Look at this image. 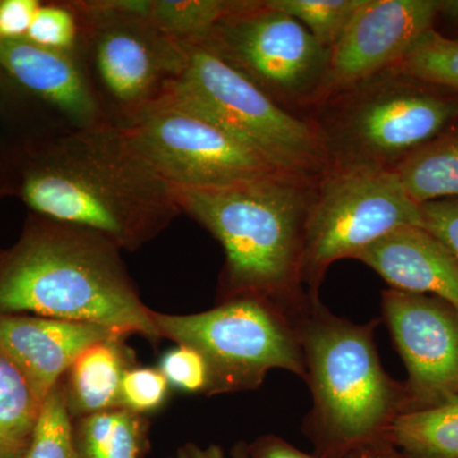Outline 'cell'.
<instances>
[{"label":"cell","mask_w":458,"mask_h":458,"mask_svg":"<svg viewBox=\"0 0 458 458\" xmlns=\"http://www.w3.org/2000/svg\"><path fill=\"white\" fill-rule=\"evenodd\" d=\"M159 370L168 384L188 394H203L207 390V367L203 358L188 346L177 345L159 360Z\"/></svg>","instance_id":"obj_28"},{"label":"cell","mask_w":458,"mask_h":458,"mask_svg":"<svg viewBox=\"0 0 458 458\" xmlns=\"http://www.w3.org/2000/svg\"><path fill=\"white\" fill-rule=\"evenodd\" d=\"M251 458H321L298 450L292 443L276 434H264L250 445Z\"/></svg>","instance_id":"obj_31"},{"label":"cell","mask_w":458,"mask_h":458,"mask_svg":"<svg viewBox=\"0 0 458 458\" xmlns=\"http://www.w3.org/2000/svg\"><path fill=\"white\" fill-rule=\"evenodd\" d=\"M123 129L153 170L174 188H214L282 174L171 96Z\"/></svg>","instance_id":"obj_11"},{"label":"cell","mask_w":458,"mask_h":458,"mask_svg":"<svg viewBox=\"0 0 458 458\" xmlns=\"http://www.w3.org/2000/svg\"><path fill=\"white\" fill-rule=\"evenodd\" d=\"M168 384L161 370L131 367L126 370L120 390V408L143 415L161 408L168 396Z\"/></svg>","instance_id":"obj_27"},{"label":"cell","mask_w":458,"mask_h":458,"mask_svg":"<svg viewBox=\"0 0 458 458\" xmlns=\"http://www.w3.org/2000/svg\"><path fill=\"white\" fill-rule=\"evenodd\" d=\"M436 17L437 0H366L330 50L318 106L336 93L394 68L434 29Z\"/></svg>","instance_id":"obj_13"},{"label":"cell","mask_w":458,"mask_h":458,"mask_svg":"<svg viewBox=\"0 0 458 458\" xmlns=\"http://www.w3.org/2000/svg\"><path fill=\"white\" fill-rule=\"evenodd\" d=\"M26 458H78L63 379L42 403Z\"/></svg>","instance_id":"obj_25"},{"label":"cell","mask_w":458,"mask_h":458,"mask_svg":"<svg viewBox=\"0 0 458 458\" xmlns=\"http://www.w3.org/2000/svg\"><path fill=\"white\" fill-rule=\"evenodd\" d=\"M167 96L209 120L273 167L316 181L327 158L311 122L279 106L240 71L204 45H190Z\"/></svg>","instance_id":"obj_7"},{"label":"cell","mask_w":458,"mask_h":458,"mask_svg":"<svg viewBox=\"0 0 458 458\" xmlns=\"http://www.w3.org/2000/svg\"><path fill=\"white\" fill-rule=\"evenodd\" d=\"M149 421L117 408L73 420L78 458H140L149 450Z\"/></svg>","instance_id":"obj_19"},{"label":"cell","mask_w":458,"mask_h":458,"mask_svg":"<svg viewBox=\"0 0 458 458\" xmlns=\"http://www.w3.org/2000/svg\"><path fill=\"white\" fill-rule=\"evenodd\" d=\"M458 31V0H437V21Z\"/></svg>","instance_id":"obj_33"},{"label":"cell","mask_w":458,"mask_h":458,"mask_svg":"<svg viewBox=\"0 0 458 458\" xmlns=\"http://www.w3.org/2000/svg\"><path fill=\"white\" fill-rule=\"evenodd\" d=\"M21 198L44 218L98 232L120 250L155 240L181 210L120 126L66 129L33 153Z\"/></svg>","instance_id":"obj_1"},{"label":"cell","mask_w":458,"mask_h":458,"mask_svg":"<svg viewBox=\"0 0 458 458\" xmlns=\"http://www.w3.org/2000/svg\"><path fill=\"white\" fill-rule=\"evenodd\" d=\"M405 225L423 227L414 203L394 170L328 167L318 177L304 225L302 283L318 297L328 267L354 259L379 238Z\"/></svg>","instance_id":"obj_9"},{"label":"cell","mask_w":458,"mask_h":458,"mask_svg":"<svg viewBox=\"0 0 458 458\" xmlns=\"http://www.w3.org/2000/svg\"><path fill=\"white\" fill-rule=\"evenodd\" d=\"M0 255H2V252H0Z\"/></svg>","instance_id":"obj_36"},{"label":"cell","mask_w":458,"mask_h":458,"mask_svg":"<svg viewBox=\"0 0 458 458\" xmlns=\"http://www.w3.org/2000/svg\"><path fill=\"white\" fill-rule=\"evenodd\" d=\"M379 319L364 324L335 315L313 298L297 322L312 408L302 432L316 456L348 458L390 442L394 421L409 409L405 384L382 367L375 333Z\"/></svg>","instance_id":"obj_4"},{"label":"cell","mask_w":458,"mask_h":458,"mask_svg":"<svg viewBox=\"0 0 458 458\" xmlns=\"http://www.w3.org/2000/svg\"><path fill=\"white\" fill-rule=\"evenodd\" d=\"M18 312L161 339L122 250L98 232L44 216L0 255V313Z\"/></svg>","instance_id":"obj_3"},{"label":"cell","mask_w":458,"mask_h":458,"mask_svg":"<svg viewBox=\"0 0 458 458\" xmlns=\"http://www.w3.org/2000/svg\"><path fill=\"white\" fill-rule=\"evenodd\" d=\"M348 458H406L390 442L381 443L360 452H355Z\"/></svg>","instance_id":"obj_34"},{"label":"cell","mask_w":458,"mask_h":458,"mask_svg":"<svg viewBox=\"0 0 458 458\" xmlns=\"http://www.w3.org/2000/svg\"><path fill=\"white\" fill-rule=\"evenodd\" d=\"M81 20L75 59L110 125H129L167 95L188 47L148 14V2H73Z\"/></svg>","instance_id":"obj_6"},{"label":"cell","mask_w":458,"mask_h":458,"mask_svg":"<svg viewBox=\"0 0 458 458\" xmlns=\"http://www.w3.org/2000/svg\"><path fill=\"white\" fill-rule=\"evenodd\" d=\"M171 458H251L250 457V445L246 442H238L232 447L231 454L227 456L221 445H209L201 447L197 443H186L181 445L176 454Z\"/></svg>","instance_id":"obj_32"},{"label":"cell","mask_w":458,"mask_h":458,"mask_svg":"<svg viewBox=\"0 0 458 458\" xmlns=\"http://www.w3.org/2000/svg\"><path fill=\"white\" fill-rule=\"evenodd\" d=\"M267 3L293 17L319 45L331 50L366 0H267Z\"/></svg>","instance_id":"obj_23"},{"label":"cell","mask_w":458,"mask_h":458,"mask_svg":"<svg viewBox=\"0 0 458 458\" xmlns=\"http://www.w3.org/2000/svg\"><path fill=\"white\" fill-rule=\"evenodd\" d=\"M27 447L0 445V458H26Z\"/></svg>","instance_id":"obj_35"},{"label":"cell","mask_w":458,"mask_h":458,"mask_svg":"<svg viewBox=\"0 0 458 458\" xmlns=\"http://www.w3.org/2000/svg\"><path fill=\"white\" fill-rule=\"evenodd\" d=\"M116 336L89 346L63 377L66 406L72 419L120 408V390L134 354Z\"/></svg>","instance_id":"obj_17"},{"label":"cell","mask_w":458,"mask_h":458,"mask_svg":"<svg viewBox=\"0 0 458 458\" xmlns=\"http://www.w3.org/2000/svg\"><path fill=\"white\" fill-rule=\"evenodd\" d=\"M116 336L122 335L98 325L0 313V351L16 364L41 403L81 352Z\"/></svg>","instance_id":"obj_14"},{"label":"cell","mask_w":458,"mask_h":458,"mask_svg":"<svg viewBox=\"0 0 458 458\" xmlns=\"http://www.w3.org/2000/svg\"><path fill=\"white\" fill-rule=\"evenodd\" d=\"M394 171L418 205L458 198V125L419 148Z\"/></svg>","instance_id":"obj_18"},{"label":"cell","mask_w":458,"mask_h":458,"mask_svg":"<svg viewBox=\"0 0 458 458\" xmlns=\"http://www.w3.org/2000/svg\"><path fill=\"white\" fill-rule=\"evenodd\" d=\"M423 227L441 240L458 259V198L420 205Z\"/></svg>","instance_id":"obj_29"},{"label":"cell","mask_w":458,"mask_h":458,"mask_svg":"<svg viewBox=\"0 0 458 458\" xmlns=\"http://www.w3.org/2000/svg\"><path fill=\"white\" fill-rule=\"evenodd\" d=\"M201 45L285 110L316 108L321 101L330 50L267 0L232 2Z\"/></svg>","instance_id":"obj_10"},{"label":"cell","mask_w":458,"mask_h":458,"mask_svg":"<svg viewBox=\"0 0 458 458\" xmlns=\"http://www.w3.org/2000/svg\"><path fill=\"white\" fill-rule=\"evenodd\" d=\"M81 35V20L73 2L42 4L26 40L44 49L74 54Z\"/></svg>","instance_id":"obj_26"},{"label":"cell","mask_w":458,"mask_h":458,"mask_svg":"<svg viewBox=\"0 0 458 458\" xmlns=\"http://www.w3.org/2000/svg\"><path fill=\"white\" fill-rule=\"evenodd\" d=\"M40 5L38 0L0 2V40H26L33 17Z\"/></svg>","instance_id":"obj_30"},{"label":"cell","mask_w":458,"mask_h":458,"mask_svg":"<svg viewBox=\"0 0 458 458\" xmlns=\"http://www.w3.org/2000/svg\"><path fill=\"white\" fill-rule=\"evenodd\" d=\"M0 71L68 123V129L110 125L74 54L27 40H0Z\"/></svg>","instance_id":"obj_15"},{"label":"cell","mask_w":458,"mask_h":458,"mask_svg":"<svg viewBox=\"0 0 458 458\" xmlns=\"http://www.w3.org/2000/svg\"><path fill=\"white\" fill-rule=\"evenodd\" d=\"M390 443L406 458H458V400L401 415Z\"/></svg>","instance_id":"obj_20"},{"label":"cell","mask_w":458,"mask_h":458,"mask_svg":"<svg viewBox=\"0 0 458 458\" xmlns=\"http://www.w3.org/2000/svg\"><path fill=\"white\" fill-rule=\"evenodd\" d=\"M382 316L408 372V412L458 400L457 307L390 288L382 293Z\"/></svg>","instance_id":"obj_12"},{"label":"cell","mask_w":458,"mask_h":458,"mask_svg":"<svg viewBox=\"0 0 458 458\" xmlns=\"http://www.w3.org/2000/svg\"><path fill=\"white\" fill-rule=\"evenodd\" d=\"M316 181L278 174L214 188L174 186L181 213L225 251L219 302L259 298L297 325L318 298L302 283L304 225Z\"/></svg>","instance_id":"obj_2"},{"label":"cell","mask_w":458,"mask_h":458,"mask_svg":"<svg viewBox=\"0 0 458 458\" xmlns=\"http://www.w3.org/2000/svg\"><path fill=\"white\" fill-rule=\"evenodd\" d=\"M394 69L458 93V40L429 30Z\"/></svg>","instance_id":"obj_24"},{"label":"cell","mask_w":458,"mask_h":458,"mask_svg":"<svg viewBox=\"0 0 458 458\" xmlns=\"http://www.w3.org/2000/svg\"><path fill=\"white\" fill-rule=\"evenodd\" d=\"M311 122L328 167L394 170L428 141L458 125V93L397 69L336 93Z\"/></svg>","instance_id":"obj_5"},{"label":"cell","mask_w":458,"mask_h":458,"mask_svg":"<svg viewBox=\"0 0 458 458\" xmlns=\"http://www.w3.org/2000/svg\"><path fill=\"white\" fill-rule=\"evenodd\" d=\"M150 316L161 339L188 346L203 358L207 396L256 390L273 369L306 379L297 325L259 298H232L191 315L152 311Z\"/></svg>","instance_id":"obj_8"},{"label":"cell","mask_w":458,"mask_h":458,"mask_svg":"<svg viewBox=\"0 0 458 458\" xmlns=\"http://www.w3.org/2000/svg\"><path fill=\"white\" fill-rule=\"evenodd\" d=\"M354 259L375 270L391 289L433 295L458 309L457 256L420 225L394 229Z\"/></svg>","instance_id":"obj_16"},{"label":"cell","mask_w":458,"mask_h":458,"mask_svg":"<svg viewBox=\"0 0 458 458\" xmlns=\"http://www.w3.org/2000/svg\"><path fill=\"white\" fill-rule=\"evenodd\" d=\"M231 4L232 0L148 2V14L174 40L190 47L208 38Z\"/></svg>","instance_id":"obj_22"},{"label":"cell","mask_w":458,"mask_h":458,"mask_svg":"<svg viewBox=\"0 0 458 458\" xmlns=\"http://www.w3.org/2000/svg\"><path fill=\"white\" fill-rule=\"evenodd\" d=\"M41 405L26 377L0 351V445L27 447Z\"/></svg>","instance_id":"obj_21"}]
</instances>
